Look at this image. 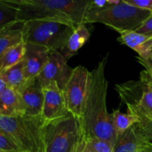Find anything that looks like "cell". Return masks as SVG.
Here are the masks:
<instances>
[{"mask_svg":"<svg viewBox=\"0 0 152 152\" xmlns=\"http://www.w3.org/2000/svg\"><path fill=\"white\" fill-rule=\"evenodd\" d=\"M152 14L149 10L139 8L121 0L120 3L102 9L88 7L83 24L100 23L119 34L135 31Z\"/></svg>","mask_w":152,"mask_h":152,"instance_id":"cell-3","label":"cell"},{"mask_svg":"<svg viewBox=\"0 0 152 152\" xmlns=\"http://www.w3.org/2000/svg\"><path fill=\"white\" fill-rule=\"evenodd\" d=\"M137 60L145 68V69L152 71V49L142 54L138 55Z\"/></svg>","mask_w":152,"mask_h":152,"instance_id":"cell-24","label":"cell"},{"mask_svg":"<svg viewBox=\"0 0 152 152\" xmlns=\"http://www.w3.org/2000/svg\"><path fill=\"white\" fill-rule=\"evenodd\" d=\"M50 51L42 46L26 43L23 60V69L27 80L38 77L47 64Z\"/></svg>","mask_w":152,"mask_h":152,"instance_id":"cell-13","label":"cell"},{"mask_svg":"<svg viewBox=\"0 0 152 152\" xmlns=\"http://www.w3.org/2000/svg\"><path fill=\"white\" fill-rule=\"evenodd\" d=\"M26 22L18 20L0 31V56L9 48L24 42Z\"/></svg>","mask_w":152,"mask_h":152,"instance_id":"cell-14","label":"cell"},{"mask_svg":"<svg viewBox=\"0 0 152 152\" xmlns=\"http://www.w3.org/2000/svg\"><path fill=\"white\" fill-rule=\"evenodd\" d=\"M25 114V107L19 94L7 88L0 94V117H17Z\"/></svg>","mask_w":152,"mask_h":152,"instance_id":"cell-15","label":"cell"},{"mask_svg":"<svg viewBox=\"0 0 152 152\" xmlns=\"http://www.w3.org/2000/svg\"><path fill=\"white\" fill-rule=\"evenodd\" d=\"M18 21V8L11 0H0V31Z\"/></svg>","mask_w":152,"mask_h":152,"instance_id":"cell-21","label":"cell"},{"mask_svg":"<svg viewBox=\"0 0 152 152\" xmlns=\"http://www.w3.org/2000/svg\"><path fill=\"white\" fill-rule=\"evenodd\" d=\"M18 20H54L77 28L83 24L90 0H11Z\"/></svg>","mask_w":152,"mask_h":152,"instance_id":"cell-2","label":"cell"},{"mask_svg":"<svg viewBox=\"0 0 152 152\" xmlns=\"http://www.w3.org/2000/svg\"><path fill=\"white\" fill-rule=\"evenodd\" d=\"M80 152H95L87 142H83L80 145Z\"/></svg>","mask_w":152,"mask_h":152,"instance_id":"cell-28","label":"cell"},{"mask_svg":"<svg viewBox=\"0 0 152 152\" xmlns=\"http://www.w3.org/2000/svg\"><path fill=\"white\" fill-rule=\"evenodd\" d=\"M118 42L128 46L141 55L152 49V35L139 34L136 31H129L120 34Z\"/></svg>","mask_w":152,"mask_h":152,"instance_id":"cell-16","label":"cell"},{"mask_svg":"<svg viewBox=\"0 0 152 152\" xmlns=\"http://www.w3.org/2000/svg\"><path fill=\"white\" fill-rule=\"evenodd\" d=\"M0 152H2V151H0Z\"/></svg>","mask_w":152,"mask_h":152,"instance_id":"cell-31","label":"cell"},{"mask_svg":"<svg viewBox=\"0 0 152 152\" xmlns=\"http://www.w3.org/2000/svg\"><path fill=\"white\" fill-rule=\"evenodd\" d=\"M7 88V86H6L5 83H4V80H3L1 78V77H0V94L2 93V92L4 91Z\"/></svg>","mask_w":152,"mask_h":152,"instance_id":"cell-29","label":"cell"},{"mask_svg":"<svg viewBox=\"0 0 152 152\" xmlns=\"http://www.w3.org/2000/svg\"><path fill=\"white\" fill-rule=\"evenodd\" d=\"M90 31L85 24L79 25L68 39V43L61 54L68 60V59L77 54L78 50L85 45L90 38Z\"/></svg>","mask_w":152,"mask_h":152,"instance_id":"cell-17","label":"cell"},{"mask_svg":"<svg viewBox=\"0 0 152 152\" xmlns=\"http://www.w3.org/2000/svg\"><path fill=\"white\" fill-rule=\"evenodd\" d=\"M74 68L68 65V60L59 52H50L48 61L38 80L42 88L56 83L59 88L64 90L69 80Z\"/></svg>","mask_w":152,"mask_h":152,"instance_id":"cell-10","label":"cell"},{"mask_svg":"<svg viewBox=\"0 0 152 152\" xmlns=\"http://www.w3.org/2000/svg\"><path fill=\"white\" fill-rule=\"evenodd\" d=\"M26 43H20L6 50L0 56V74L23 60Z\"/></svg>","mask_w":152,"mask_h":152,"instance_id":"cell-19","label":"cell"},{"mask_svg":"<svg viewBox=\"0 0 152 152\" xmlns=\"http://www.w3.org/2000/svg\"><path fill=\"white\" fill-rule=\"evenodd\" d=\"M44 103L42 117L45 122L60 119L70 114L65 102L63 90L56 83L43 88Z\"/></svg>","mask_w":152,"mask_h":152,"instance_id":"cell-11","label":"cell"},{"mask_svg":"<svg viewBox=\"0 0 152 152\" xmlns=\"http://www.w3.org/2000/svg\"><path fill=\"white\" fill-rule=\"evenodd\" d=\"M136 32L145 35H152V14L138 28Z\"/></svg>","mask_w":152,"mask_h":152,"instance_id":"cell-26","label":"cell"},{"mask_svg":"<svg viewBox=\"0 0 152 152\" xmlns=\"http://www.w3.org/2000/svg\"><path fill=\"white\" fill-rule=\"evenodd\" d=\"M84 142L88 143L95 152H113L114 151V145L111 142L105 140L93 137Z\"/></svg>","mask_w":152,"mask_h":152,"instance_id":"cell-22","label":"cell"},{"mask_svg":"<svg viewBox=\"0 0 152 152\" xmlns=\"http://www.w3.org/2000/svg\"><path fill=\"white\" fill-rule=\"evenodd\" d=\"M122 103L128 113L139 117L142 122L152 123V88L140 80H129L115 86Z\"/></svg>","mask_w":152,"mask_h":152,"instance_id":"cell-7","label":"cell"},{"mask_svg":"<svg viewBox=\"0 0 152 152\" xmlns=\"http://www.w3.org/2000/svg\"><path fill=\"white\" fill-rule=\"evenodd\" d=\"M111 115H112L113 126L117 138L134 124L142 122V120L137 115L129 113L124 114L122 113L120 109L114 110L111 113Z\"/></svg>","mask_w":152,"mask_h":152,"instance_id":"cell-20","label":"cell"},{"mask_svg":"<svg viewBox=\"0 0 152 152\" xmlns=\"http://www.w3.org/2000/svg\"><path fill=\"white\" fill-rule=\"evenodd\" d=\"M43 132L45 152H80V121L71 113L60 119L45 122Z\"/></svg>","mask_w":152,"mask_h":152,"instance_id":"cell-5","label":"cell"},{"mask_svg":"<svg viewBox=\"0 0 152 152\" xmlns=\"http://www.w3.org/2000/svg\"><path fill=\"white\" fill-rule=\"evenodd\" d=\"M151 148H152V145H151Z\"/></svg>","mask_w":152,"mask_h":152,"instance_id":"cell-32","label":"cell"},{"mask_svg":"<svg viewBox=\"0 0 152 152\" xmlns=\"http://www.w3.org/2000/svg\"><path fill=\"white\" fill-rule=\"evenodd\" d=\"M89 74L90 71L83 65L74 68L63 90L68 111L75 116L79 121L83 117Z\"/></svg>","mask_w":152,"mask_h":152,"instance_id":"cell-8","label":"cell"},{"mask_svg":"<svg viewBox=\"0 0 152 152\" xmlns=\"http://www.w3.org/2000/svg\"><path fill=\"white\" fill-rule=\"evenodd\" d=\"M76 28L54 20L36 19L26 22L25 43L42 46L50 52H61Z\"/></svg>","mask_w":152,"mask_h":152,"instance_id":"cell-6","label":"cell"},{"mask_svg":"<svg viewBox=\"0 0 152 152\" xmlns=\"http://www.w3.org/2000/svg\"><path fill=\"white\" fill-rule=\"evenodd\" d=\"M0 77L4 80L7 88L13 89L17 93L20 91L28 82L24 74L22 61L17 65L3 71L0 74Z\"/></svg>","mask_w":152,"mask_h":152,"instance_id":"cell-18","label":"cell"},{"mask_svg":"<svg viewBox=\"0 0 152 152\" xmlns=\"http://www.w3.org/2000/svg\"><path fill=\"white\" fill-rule=\"evenodd\" d=\"M152 142V123L134 124L117 138L113 152H142Z\"/></svg>","mask_w":152,"mask_h":152,"instance_id":"cell-9","label":"cell"},{"mask_svg":"<svg viewBox=\"0 0 152 152\" xmlns=\"http://www.w3.org/2000/svg\"><path fill=\"white\" fill-rule=\"evenodd\" d=\"M45 120L28 115L0 117V130L8 135L24 152H45Z\"/></svg>","mask_w":152,"mask_h":152,"instance_id":"cell-4","label":"cell"},{"mask_svg":"<svg viewBox=\"0 0 152 152\" xmlns=\"http://www.w3.org/2000/svg\"><path fill=\"white\" fill-rule=\"evenodd\" d=\"M151 145H152V142L148 143V145H146L144 150L142 152H152V148H151Z\"/></svg>","mask_w":152,"mask_h":152,"instance_id":"cell-30","label":"cell"},{"mask_svg":"<svg viewBox=\"0 0 152 152\" xmlns=\"http://www.w3.org/2000/svg\"><path fill=\"white\" fill-rule=\"evenodd\" d=\"M107 62L108 55L99 61L89 74L83 117L80 120L81 143L93 137L108 140L114 145L117 140L112 115L107 109Z\"/></svg>","mask_w":152,"mask_h":152,"instance_id":"cell-1","label":"cell"},{"mask_svg":"<svg viewBox=\"0 0 152 152\" xmlns=\"http://www.w3.org/2000/svg\"><path fill=\"white\" fill-rule=\"evenodd\" d=\"M18 94L25 107V115L34 117H42L44 91L37 77L34 80H28Z\"/></svg>","mask_w":152,"mask_h":152,"instance_id":"cell-12","label":"cell"},{"mask_svg":"<svg viewBox=\"0 0 152 152\" xmlns=\"http://www.w3.org/2000/svg\"><path fill=\"white\" fill-rule=\"evenodd\" d=\"M0 151L2 152H24L14 141L0 130Z\"/></svg>","mask_w":152,"mask_h":152,"instance_id":"cell-23","label":"cell"},{"mask_svg":"<svg viewBox=\"0 0 152 152\" xmlns=\"http://www.w3.org/2000/svg\"><path fill=\"white\" fill-rule=\"evenodd\" d=\"M140 80L152 88V71L145 69L141 71Z\"/></svg>","mask_w":152,"mask_h":152,"instance_id":"cell-27","label":"cell"},{"mask_svg":"<svg viewBox=\"0 0 152 152\" xmlns=\"http://www.w3.org/2000/svg\"><path fill=\"white\" fill-rule=\"evenodd\" d=\"M129 4L152 13V0H125Z\"/></svg>","mask_w":152,"mask_h":152,"instance_id":"cell-25","label":"cell"}]
</instances>
